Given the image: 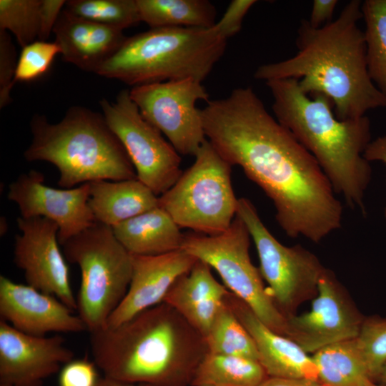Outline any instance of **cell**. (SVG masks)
Masks as SVG:
<instances>
[{
    "label": "cell",
    "mask_w": 386,
    "mask_h": 386,
    "mask_svg": "<svg viewBox=\"0 0 386 386\" xmlns=\"http://www.w3.org/2000/svg\"><path fill=\"white\" fill-rule=\"evenodd\" d=\"M200 112L207 139L271 199L287 236L319 243L341 227L342 202L319 163L251 87L209 99Z\"/></svg>",
    "instance_id": "6da1fadb"
},
{
    "label": "cell",
    "mask_w": 386,
    "mask_h": 386,
    "mask_svg": "<svg viewBox=\"0 0 386 386\" xmlns=\"http://www.w3.org/2000/svg\"><path fill=\"white\" fill-rule=\"evenodd\" d=\"M362 2L351 0L335 20L315 28L302 19L297 29V53L278 62L262 64L254 77L265 81L295 79L307 94H320L332 102L340 120L357 119L367 112L386 108V96L367 70Z\"/></svg>",
    "instance_id": "7a4b0ae2"
},
{
    "label": "cell",
    "mask_w": 386,
    "mask_h": 386,
    "mask_svg": "<svg viewBox=\"0 0 386 386\" xmlns=\"http://www.w3.org/2000/svg\"><path fill=\"white\" fill-rule=\"evenodd\" d=\"M90 344L104 377L152 386H191L208 353L204 337L164 302L90 332Z\"/></svg>",
    "instance_id": "3957f363"
},
{
    "label": "cell",
    "mask_w": 386,
    "mask_h": 386,
    "mask_svg": "<svg viewBox=\"0 0 386 386\" xmlns=\"http://www.w3.org/2000/svg\"><path fill=\"white\" fill-rule=\"evenodd\" d=\"M265 82L273 97L276 119L315 157L336 194L365 214L363 199L372 172L363 156L371 142L369 118L337 119L327 96L316 94L310 97L297 79Z\"/></svg>",
    "instance_id": "277c9868"
},
{
    "label": "cell",
    "mask_w": 386,
    "mask_h": 386,
    "mask_svg": "<svg viewBox=\"0 0 386 386\" xmlns=\"http://www.w3.org/2000/svg\"><path fill=\"white\" fill-rule=\"evenodd\" d=\"M31 142L24 152L29 162L44 161L59 172L58 185L70 189L96 180L136 179L122 144L102 114L72 106L62 119L51 123L44 115L30 122Z\"/></svg>",
    "instance_id": "5b68a950"
},
{
    "label": "cell",
    "mask_w": 386,
    "mask_h": 386,
    "mask_svg": "<svg viewBox=\"0 0 386 386\" xmlns=\"http://www.w3.org/2000/svg\"><path fill=\"white\" fill-rule=\"evenodd\" d=\"M227 39L212 28L161 27L127 36L96 74L133 86L194 79L202 82Z\"/></svg>",
    "instance_id": "8992f818"
},
{
    "label": "cell",
    "mask_w": 386,
    "mask_h": 386,
    "mask_svg": "<svg viewBox=\"0 0 386 386\" xmlns=\"http://www.w3.org/2000/svg\"><path fill=\"white\" fill-rule=\"evenodd\" d=\"M66 261L81 271L76 311L89 332L103 329L124 297L132 274V254L112 227L95 222L62 245Z\"/></svg>",
    "instance_id": "52a82bcc"
},
{
    "label": "cell",
    "mask_w": 386,
    "mask_h": 386,
    "mask_svg": "<svg viewBox=\"0 0 386 386\" xmlns=\"http://www.w3.org/2000/svg\"><path fill=\"white\" fill-rule=\"evenodd\" d=\"M191 167L159 197L164 209L180 228L217 235L225 232L237 214L238 199L231 181V165L207 139Z\"/></svg>",
    "instance_id": "ba28073f"
},
{
    "label": "cell",
    "mask_w": 386,
    "mask_h": 386,
    "mask_svg": "<svg viewBox=\"0 0 386 386\" xmlns=\"http://www.w3.org/2000/svg\"><path fill=\"white\" fill-rule=\"evenodd\" d=\"M250 239L246 225L236 214L229 227L220 234H184L181 249L215 269L230 292L267 327L284 336L287 318L265 288L259 268L252 262Z\"/></svg>",
    "instance_id": "9c48e42d"
},
{
    "label": "cell",
    "mask_w": 386,
    "mask_h": 386,
    "mask_svg": "<svg viewBox=\"0 0 386 386\" xmlns=\"http://www.w3.org/2000/svg\"><path fill=\"white\" fill-rule=\"evenodd\" d=\"M237 215L246 225L255 245L259 270L269 285L271 297L282 315L290 317L317 294L320 279L326 269L319 258L300 244L287 247L266 227L252 202L238 199Z\"/></svg>",
    "instance_id": "30bf717a"
},
{
    "label": "cell",
    "mask_w": 386,
    "mask_h": 386,
    "mask_svg": "<svg viewBox=\"0 0 386 386\" xmlns=\"http://www.w3.org/2000/svg\"><path fill=\"white\" fill-rule=\"evenodd\" d=\"M99 104L107 124L129 156L137 179L157 196L165 193L183 173L179 154L142 117L129 89L122 90L115 102L103 99Z\"/></svg>",
    "instance_id": "8fae6325"
},
{
    "label": "cell",
    "mask_w": 386,
    "mask_h": 386,
    "mask_svg": "<svg viewBox=\"0 0 386 386\" xmlns=\"http://www.w3.org/2000/svg\"><path fill=\"white\" fill-rule=\"evenodd\" d=\"M129 94L142 117L179 154L194 156L207 140L196 107L199 100H209L202 82L184 79L143 84L133 86Z\"/></svg>",
    "instance_id": "7c38bea8"
},
{
    "label": "cell",
    "mask_w": 386,
    "mask_h": 386,
    "mask_svg": "<svg viewBox=\"0 0 386 386\" xmlns=\"http://www.w3.org/2000/svg\"><path fill=\"white\" fill-rule=\"evenodd\" d=\"M365 316L335 273L326 268L310 310L287 318L285 337L307 353L330 345L356 338Z\"/></svg>",
    "instance_id": "4fadbf2b"
},
{
    "label": "cell",
    "mask_w": 386,
    "mask_h": 386,
    "mask_svg": "<svg viewBox=\"0 0 386 386\" xmlns=\"http://www.w3.org/2000/svg\"><path fill=\"white\" fill-rule=\"evenodd\" d=\"M16 222L21 233L15 237L14 262L24 272L27 284L76 310L66 259L59 249L58 224L41 217H19Z\"/></svg>",
    "instance_id": "5bb4252c"
},
{
    "label": "cell",
    "mask_w": 386,
    "mask_h": 386,
    "mask_svg": "<svg viewBox=\"0 0 386 386\" xmlns=\"http://www.w3.org/2000/svg\"><path fill=\"white\" fill-rule=\"evenodd\" d=\"M7 198L16 204L20 217H41L56 222L61 246L95 222L89 204V183L70 189L53 188L44 184L42 173L32 169L10 184Z\"/></svg>",
    "instance_id": "9a60e30c"
},
{
    "label": "cell",
    "mask_w": 386,
    "mask_h": 386,
    "mask_svg": "<svg viewBox=\"0 0 386 386\" xmlns=\"http://www.w3.org/2000/svg\"><path fill=\"white\" fill-rule=\"evenodd\" d=\"M64 339L24 333L0 320V382L42 386L44 380L74 359Z\"/></svg>",
    "instance_id": "2e32d148"
},
{
    "label": "cell",
    "mask_w": 386,
    "mask_h": 386,
    "mask_svg": "<svg viewBox=\"0 0 386 386\" xmlns=\"http://www.w3.org/2000/svg\"><path fill=\"white\" fill-rule=\"evenodd\" d=\"M56 297L0 276V315L16 330L43 337L51 332H80L87 327Z\"/></svg>",
    "instance_id": "e0dca14e"
},
{
    "label": "cell",
    "mask_w": 386,
    "mask_h": 386,
    "mask_svg": "<svg viewBox=\"0 0 386 386\" xmlns=\"http://www.w3.org/2000/svg\"><path fill=\"white\" fill-rule=\"evenodd\" d=\"M197 260L182 249L154 256L132 254V274L128 290L105 327L117 326L163 302L174 282L188 272Z\"/></svg>",
    "instance_id": "ac0fdd59"
},
{
    "label": "cell",
    "mask_w": 386,
    "mask_h": 386,
    "mask_svg": "<svg viewBox=\"0 0 386 386\" xmlns=\"http://www.w3.org/2000/svg\"><path fill=\"white\" fill-rule=\"evenodd\" d=\"M254 340L261 363L268 377L318 380L317 366L298 344L267 327L240 299L229 292L225 297Z\"/></svg>",
    "instance_id": "d6986e66"
},
{
    "label": "cell",
    "mask_w": 386,
    "mask_h": 386,
    "mask_svg": "<svg viewBox=\"0 0 386 386\" xmlns=\"http://www.w3.org/2000/svg\"><path fill=\"white\" fill-rule=\"evenodd\" d=\"M63 60L96 74L123 45V30L75 16L64 8L53 29Z\"/></svg>",
    "instance_id": "ffe728a7"
},
{
    "label": "cell",
    "mask_w": 386,
    "mask_h": 386,
    "mask_svg": "<svg viewBox=\"0 0 386 386\" xmlns=\"http://www.w3.org/2000/svg\"><path fill=\"white\" fill-rule=\"evenodd\" d=\"M206 262L197 259L192 268L172 284L164 302L177 310L204 337L229 293Z\"/></svg>",
    "instance_id": "44dd1931"
},
{
    "label": "cell",
    "mask_w": 386,
    "mask_h": 386,
    "mask_svg": "<svg viewBox=\"0 0 386 386\" xmlns=\"http://www.w3.org/2000/svg\"><path fill=\"white\" fill-rule=\"evenodd\" d=\"M95 222L113 227L159 206V197L137 178L89 182Z\"/></svg>",
    "instance_id": "7402d4cb"
},
{
    "label": "cell",
    "mask_w": 386,
    "mask_h": 386,
    "mask_svg": "<svg viewBox=\"0 0 386 386\" xmlns=\"http://www.w3.org/2000/svg\"><path fill=\"white\" fill-rule=\"evenodd\" d=\"M118 241L132 254L154 256L181 249L184 234L159 206L112 227Z\"/></svg>",
    "instance_id": "603a6c76"
},
{
    "label": "cell",
    "mask_w": 386,
    "mask_h": 386,
    "mask_svg": "<svg viewBox=\"0 0 386 386\" xmlns=\"http://www.w3.org/2000/svg\"><path fill=\"white\" fill-rule=\"evenodd\" d=\"M312 357L324 386H380L370 377L356 338L326 346Z\"/></svg>",
    "instance_id": "cb8c5ba5"
},
{
    "label": "cell",
    "mask_w": 386,
    "mask_h": 386,
    "mask_svg": "<svg viewBox=\"0 0 386 386\" xmlns=\"http://www.w3.org/2000/svg\"><path fill=\"white\" fill-rule=\"evenodd\" d=\"M137 3L141 21L151 29H209L216 24V9L207 0H137Z\"/></svg>",
    "instance_id": "d4e9b609"
},
{
    "label": "cell",
    "mask_w": 386,
    "mask_h": 386,
    "mask_svg": "<svg viewBox=\"0 0 386 386\" xmlns=\"http://www.w3.org/2000/svg\"><path fill=\"white\" fill-rule=\"evenodd\" d=\"M267 377L257 360L208 352L199 364L191 386H258Z\"/></svg>",
    "instance_id": "484cf974"
},
{
    "label": "cell",
    "mask_w": 386,
    "mask_h": 386,
    "mask_svg": "<svg viewBox=\"0 0 386 386\" xmlns=\"http://www.w3.org/2000/svg\"><path fill=\"white\" fill-rule=\"evenodd\" d=\"M369 76L386 96V0L362 3Z\"/></svg>",
    "instance_id": "4316f807"
},
{
    "label": "cell",
    "mask_w": 386,
    "mask_h": 386,
    "mask_svg": "<svg viewBox=\"0 0 386 386\" xmlns=\"http://www.w3.org/2000/svg\"><path fill=\"white\" fill-rule=\"evenodd\" d=\"M205 340L209 353L238 356L259 361L254 340L226 300Z\"/></svg>",
    "instance_id": "83f0119b"
},
{
    "label": "cell",
    "mask_w": 386,
    "mask_h": 386,
    "mask_svg": "<svg viewBox=\"0 0 386 386\" xmlns=\"http://www.w3.org/2000/svg\"><path fill=\"white\" fill-rule=\"evenodd\" d=\"M64 8L79 17L122 30L141 22L137 0H69Z\"/></svg>",
    "instance_id": "f1b7e54d"
},
{
    "label": "cell",
    "mask_w": 386,
    "mask_h": 386,
    "mask_svg": "<svg viewBox=\"0 0 386 386\" xmlns=\"http://www.w3.org/2000/svg\"><path fill=\"white\" fill-rule=\"evenodd\" d=\"M41 0H0V30L10 31L21 49L38 40Z\"/></svg>",
    "instance_id": "f546056e"
},
{
    "label": "cell",
    "mask_w": 386,
    "mask_h": 386,
    "mask_svg": "<svg viewBox=\"0 0 386 386\" xmlns=\"http://www.w3.org/2000/svg\"><path fill=\"white\" fill-rule=\"evenodd\" d=\"M356 340L370 375L376 382L386 362V317H365Z\"/></svg>",
    "instance_id": "4dcf8cb0"
},
{
    "label": "cell",
    "mask_w": 386,
    "mask_h": 386,
    "mask_svg": "<svg viewBox=\"0 0 386 386\" xmlns=\"http://www.w3.org/2000/svg\"><path fill=\"white\" fill-rule=\"evenodd\" d=\"M61 49L57 43L36 40L22 48L14 79V86L18 81H30L45 74L51 66Z\"/></svg>",
    "instance_id": "1f68e13d"
},
{
    "label": "cell",
    "mask_w": 386,
    "mask_h": 386,
    "mask_svg": "<svg viewBox=\"0 0 386 386\" xmlns=\"http://www.w3.org/2000/svg\"><path fill=\"white\" fill-rule=\"evenodd\" d=\"M17 64L16 49L6 31L0 30V108L11 102V91Z\"/></svg>",
    "instance_id": "d6a6232c"
},
{
    "label": "cell",
    "mask_w": 386,
    "mask_h": 386,
    "mask_svg": "<svg viewBox=\"0 0 386 386\" xmlns=\"http://www.w3.org/2000/svg\"><path fill=\"white\" fill-rule=\"evenodd\" d=\"M96 365L86 357L73 359L65 364L59 375V386H97L99 377Z\"/></svg>",
    "instance_id": "836d02e7"
},
{
    "label": "cell",
    "mask_w": 386,
    "mask_h": 386,
    "mask_svg": "<svg viewBox=\"0 0 386 386\" xmlns=\"http://www.w3.org/2000/svg\"><path fill=\"white\" fill-rule=\"evenodd\" d=\"M256 2L255 0L232 1L214 27L227 39L234 36L240 31L244 17Z\"/></svg>",
    "instance_id": "e575fe53"
},
{
    "label": "cell",
    "mask_w": 386,
    "mask_h": 386,
    "mask_svg": "<svg viewBox=\"0 0 386 386\" xmlns=\"http://www.w3.org/2000/svg\"><path fill=\"white\" fill-rule=\"evenodd\" d=\"M66 1L64 0H41L39 41H46L49 39Z\"/></svg>",
    "instance_id": "d590c367"
},
{
    "label": "cell",
    "mask_w": 386,
    "mask_h": 386,
    "mask_svg": "<svg viewBox=\"0 0 386 386\" xmlns=\"http://www.w3.org/2000/svg\"><path fill=\"white\" fill-rule=\"evenodd\" d=\"M337 3V0H315L308 20L310 24L315 28H319L331 21Z\"/></svg>",
    "instance_id": "8d00e7d4"
},
{
    "label": "cell",
    "mask_w": 386,
    "mask_h": 386,
    "mask_svg": "<svg viewBox=\"0 0 386 386\" xmlns=\"http://www.w3.org/2000/svg\"><path fill=\"white\" fill-rule=\"evenodd\" d=\"M363 156L368 162L381 161L386 165V134L371 141ZM385 217L386 218V208Z\"/></svg>",
    "instance_id": "74e56055"
},
{
    "label": "cell",
    "mask_w": 386,
    "mask_h": 386,
    "mask_svg": "<svg viewBox=\"0 0 386 386\" xmlns=\"http://www.w3.org/2000/svg\"><path fill=\"white\" fill-rule=\"evenodd\" d=\"M258 386H324L318 380L268 377Z\"/></svg>",
    "instance_id": "f35d334b"
},
{
    "label": "cell",
    "mask_w": 386,
    "mask_h": 386,
    "mask_svg": "<svg viewBox=\"0 0 386 386\" xmlns=\"http://www.w3.org/2000/svg\"><path fill=\"white\" fill-rule=\"evenodd\" d=\"M97 386H152L146 384H134L115 380L107 377H101Z\"/></svg>",
    "instance_id": "ab89813d"
},
{
    "label": "cell",
    "mask_w": 386,
    "mask_h": 386,
    "mask_svg": "<svg viewBox=\"0 0 386 386\" xmlns=\"http://www.w3.org/2000/svg\"><path fill=\"white\" fill-rule=\"evenodd\" d=\"M376 382L382 386H386V362L382 367L376 379Z\"/></svg>",
    "instance_id": "60d3db41"
},
{
    "label": "cell",
    "mask_w": 386,
    "mask_h": 386,
    "mask_svg": "<svg viewBox=\"0 0 386 386\" xmlns=\"http://www.w3.org/2000/svg\"><path fill=\"white\" fill-rule=\"evenodd\" d=\"M0 222H1V225H0L1 226V227H0V229H1V230H0L1 235H2V234L4 235L6 232V231L8 229V224H7V222H6V220L5 217H1Z\"/></svg>",
    "instance_id": "b9f144b4"
},
{
    "label": "cell",
    "mask_w": 386,
    "mask_h": 386,
    "mask_svg": "<svg viewBox=\"0 0 386 386\" xmlns=\"http://www.w3.org/2000/svg\"><path fill=\"white\" fill-rule=\"evenodd\" d=\"M0 386H11V385L6 383L0 382Z\"/></svg>",
    "instance_id": "7bdbcfd3"
},
{
    "label": "cell",
    "mask_w": 386,
    "mask_h": 386,
    "mask_svg": "<svg viewBox=\"0 0 386 386\" xmlns=\"http://www.w3.org/2000/svg\"><path fill=\"white\" fill-rule=\"evenodd\" d=\"M202 386H216V385H202Z\"/></svg>",
    "instance_id": "ee69618b"
},
{
    "label": "cell",
    "mask_w": 386,
    "mask_h": 386,
    "mask_svg": "<svg viewBox=\"0 0 386 386\" xmlns=\"http://www.w3.org/2000/svg\"><path fill=\"white\" fill-rule=\"evenodd\" d=\"M380 386H382V385H380Z\"/></svg>",
    "instance_id": "f6af8a7d"
}]
</instances>
